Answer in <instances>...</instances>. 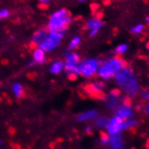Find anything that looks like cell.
Returning <instances> with one entry per match:
<instances>
[{"instance_id": "cell-16", "label": "cell", "mask_w": 149, "mask_h": 149, "mask_svg": "<svg viewBox=\"0 0 149 149\" xmlns=\"http://www.w3.org/2000/svg\"><path fill=\"white\" fill-rule=\"evenodd\" d=\"M64 64L62 61H55L50 66V72L52 74H59L63 71Z\"/></svg>"}, {"instance_id": "cell-10", "label": "cell", "mask_w": 149, "mask_h": 149, "mask_svg": "<svg viewBox=\"0 0 149 149\" xmlns=\"http://www.w3.org/2000/svg\"><path fill=\"white\" fill-rule=\"evenodd\" d=\"M108 144L111 149H122L124 147V139L120 134L109 135Z\"/></svg>"}, {"instance_id": "cell-24", "label": "cell", "mask_w": 149, "mask_h": 149, "mask_svg": "<svg viewBox=\"0 0 149 149\" xmlns=\"http://www.w3.org/2000/svg\"><path fill=\"white\" fill-rule=\"evenodd\" d=\"M9 15H10V12L8 9H6V8H2V9H0V20L6 19Z\"/></svg>"}, {"instance_id": "cell-18", "label": "cell", "mask_w": 149, "mask_h": 149, "mask_svg": "<svg viewBox=\"0 0 149 149\" xmlns=\"http://www.w3.org/2000/svg\"><path fill=\"white\" fill-rule=\"evenodd\" d=\"M12 91L16 98H21L24 94V87L21 83L15 82L12 86Z\"/></svg>"}, {"instance_id": "cell-1", "label": "cell", "mask_w": 149, "mask_h": 149, "mask_svg": "<svg viewBox=\"0 0 149 149\" xmlns=\"http://www.w3.org/2000/svg\"><path fill=\"white\" fill-rule=\"evenodd\" d=\"M72 22V15L65 8H61L51 15L47 23L49 31H66Z\"/></svg>"}, {"instance_id": "cell-32", "label": "cell", "mask_w": 149, "mask_h": 149, "mask_svg": "<svg viewBox=\"0 0 149 149\" xmlns=\"http://www.w3.org/2000/svg\"><path fill=\"white\" fill-rule=\"evenodd\" d=\"M77 1H79V2H84L85 0H77Z\"/></svg>"}, {"instance_id": "cell-22", "label": "cell", "mask_w": 149, "mask_h": 149, "mask_svg": "<svg viewBox=\"0 0 149 149\" xmlns=\"http://www.w3.org/2000/svg\"><path fill=\"white\" fill-rule=\"evenodd\" d=\"M127 45H125V43H122V45H118V46L116 48L115 52H116L117 54L120 55V54H125V52H127Z\"/></svg>"}, {"instance_id": "cell-33", "label": "cell", "mask_w": 149, "mask_h": 149, "mask_svg": "<svg viewBox=\"0 0 149 149\" xmlns=\"http://www.w3.org/2000/svg\"><path fill=\"white\" fill-rule=\"evenodd\" d=\"M146 47H147V49L149 50V42L147 43V45H146Z\"/></svg>"}, {"instance_id": "cell-14", "label": "cell", "mask_w": 149, "mask_h": 149, "mask_svg": "<svg viewBox=\"0 0 149 149\" xmlns=\"http://www.w3.org/2000/svg\"><path fill=\"white\" fill-rule=\"evenodd\" d=\"M104 24V22L101 19L99 18H91L90 20H88L86 24H85V27L88 30H93V29H98L100 30Z\"/></svg>"}, {"instance_id": "cell-23", "label": "cell", "mask_w": 149, "mask_h": 149, "mask_svg": "<svg viewBox=\"0 0 149 149\" xmlns=\"http://www.w3.org/2000/svg\"><path fill=\"white\" fill-rule=\"evenodd\" d=\"M143 29H144V24H136V26H134V27L131 29V33L138 34V33H140L143 31Z\"/></svg>"}, {"instance_id": "cell-9", "label": "cell", "mask_w": 149, "mask_h": 149, "mask_svg": "<svg viewBox=\"0 0 149 149\" xmlns=\"http://www.w3.org/2000/svg\"><path fill=\"white\" fill-rule=\"evenodd\" d=\"M116 116L121 118L123 120L129 119L133 117V109L127 104H123L118 107L116 111Z\"/></svg>"}, {"instance_id": "cell-20", "label": "cell", "mask_w": 149, "mask_h": 149, "mask_svg": "<svg viewBox=\"0 0 149 149\" xmlns=\"http://www.w3.org/2000/svg\"><path fill=\"white\" fill-rule=\"evenodd\" d=\"M81 38L80 36H74V37L71 40L70 43H69V48L71 49V50L76 49L79 45H81Z\"/></svg>"}, {"instance_id": "cell-25", "label": "cell", "mask_w": 149, "mask_h": 149, "mask_svg": "<svg viewBox=\"0 0 149 149\" xmlns=\"http://www.w3.org/2000/svg\"><path fill=\"white\" fill-rule=\"evenodd\" d=\"M100 142H101L102 145H107L108 142H109V136L105 135V134H102L101 135V138H100Z\"/></svg>"}, {"instance_id": "cell-4", "label": "cell", "mask_w": 149, "mask_h": 149, "mask_svg": "<svg viewBox=\"0 0 149 149\" xmlns=\"http://www.w3.org/2000/svg\"><path fill=\"white\" fill-rule=\"evenodd\" d=\"M79 64H80V56L73 52H68L65 56L64 68L68 76L71 79H75L76 76L80 75Z\"/></svg>"}, {"instance_id": "cell-31", "label": "cell", "mask_w": 149, "mask_h": 149, "mask_svg": "<svg viewBox=\"0 0 149 149\" xmlns=\"http://www.w3.org/2000/svg\"><path fill=\"white\" fill-rule=\"evenodd\" d=\"M146 22H149V16H146Z\"/></svg>"}, {"instance_id": "cell-8", "label": "cell", "mask_w": 149, "mask_h": 149, "mask_svg": "<svg viewBox=\"0 0 149 149\" xmlns=\"http://www.w3.org/2000/svg\"><path fill=\"white\" fill-rule=\"evenodd\" d=\"M123 88L124 91L128 94L129 96H135L137 94V92L140 90V86H139V82L137 81V79L136 78L135 75H133L131 77L128 81L122 87Z\"/></svg>"}, {"instance_id": "cell-17", "label": "cell", "mask_w": 149, "mask_h": 149, "mask_svg": "<svg viewBox=\"0 0 149 149\" xmlns=\"http://www.w3.org/2000/svg\"><path fill=\"white\" fill-rule=\"evenodd\" d=\"M105 84L104 82H101V81H96V82H93L91 83L90 86H89V91L91 92V93H100L104 91L105 89Z\"/></svg>"}, {"instance_id": "cell-27", "label": "cell", "mask_w": 149, "mask_h": 149, "mask_svg": "<svg viewBox=\"0 0 149 149\" xmlns=\"http://www.w3.org/2000/svg\"><path fill=\"white\" fill-rule=\"evenodd\" d=\"M98 33H99V30L98 29H93V30H91L90 31V37H95L98 34Z\"/></svg>"}, {"instance_id": "cell-3", "label": "cell", "mask_w": 149, "mask_h": 149, "mask_svg": "<svg viewBox=\"0 0 149 149\" xmlns=\"http://www.w3.org/2000/svg\"><path fill=\"white\" fill-rule=\"evenodd\" d=\"M65 34V31H49L46 37L43 39L39 45L38 48L45 51V52H50L56 49L61 42L63 41Z\"/></svg>"}, {"instance_id": "cell-2", "label": "cell", "mask_w": 149, "mask_h": 149, "mask_svg": "<svg viewBox=\"0 0 149 149\" xmlns=\"http://www.w3.org/2000/svg\"><path fill=\"white\" fill-rule=\"evenodd\" d=\"M125 67H127V64L124 60L118 57H114L100 65L98 74L104 80H109V79L115 77L117 72Z\"/></svg>"}, {"instance_id": "cell-29", "label": "cell", "mask_w": 149, "mask_h": 149, "mask_svg": "<svg viewBox=\"0 0 149 149\" xmlns=\"http://www.w3.org/2000/svg\"><path fill=\"white\" fill-rule=\"evenodd\" d=\"M145 111H146V113L147 114V115H149V103L146 105V108H145Z\"/></svg>"}, {"instance_id": "cell-6", "label": "cell", "mask_w": 149, "mask_h": 149, "mask_svg": "<svg viewBox=\"0 0 149 149\" xmlns=\"http://www.w3.org/2000/svg\"><path fill=\"white\" fill-rule=\"evenodd\" d=\"M123 122H124V120L118 116H114L113 118H111L109 120L108 125L106 127L108 133L109 135L120 134L121 131L124 130L123 129Z\"/></svg>"}, {"instance_id": "cell-35", "label": "cell", "mask_w": 149, "mask_h": 149, "mask_svg": "<svg viewBox=\"0 0 149 149\" xmlns=\"http://www.w3.org/2000/svg\"><path fill=\"white\" fill-rule=\"evenodd\" d=\"M148 62H149V58H148Z\"/></svg>"}, {"instance_id": "cell-28", "label": "cell", "mask_w": 149, "mask_h": 149, "mask_svg": "<svg viewBox=\"0 0 149 149\" xmlns=\"http://www.w3.org/2000/svg\"><path fill=\"white\" fill-rule=\"evenodd\" d=\"M38 1H39L40 3H42V4H47V3L52 1V0H38Z\"/></svg>"}, {"instance_id": "cell-26", "label": "cell", "mask_w": 149, "mask_h": 149, "mask_svg": "<svg viewBox=\"0 0 149 149\" xmlns=\"http://www.w3.org/2000/svg\"><path fill=\"white\" fill-rule=\"evenodd\" d=\"M141 97L146 100H149V91H144L141 92Z\"/></svg>"}, {"instance_id": "cell-12", "label": "cell", "mask_w": 149, "mask_h": 149, "mask_svg": "<svg viewBox=\"0 0 149 149\" xmlns=\"http://www.w3.org/2000/svg\"><path fill=\"white\" fill-rule=\"evenodd\" d=\"M96 118H98V111L95 109H91V110H87V111H84L81 114H79L77 116V120L83 122L87 120L95 119Z\"/></svg>"}, {"instance_id": "cell-15", "label": "cell", "mask_w": 149, "mask_h": 149, "mask_svg": "<svg viewBox=\"0 0 149 149\" xmlns=\"http://www.w3.org/2000/svg\"><path fill=\"white\" fill-rule=\"evenodd\" d=\"M47 33H48V30H46V29H43V28H42V29L37 30L36 33H33V38H32L33 43H34V45L38 46L39 43L46 37Z\"/></svg>"}, {"instance_id": "cell-13", "label": "cell", "mask_w": 149, "mask_h": 149, "mask_svg": "<svg viewBox=\"0 0 149 149\" xmlns=\"http://www.w3.org/2000/svg\"><path fill=\"white\" fill-rule=\"evenodd\" d=\"M46 52L45 51H42L40 48H36L34 49L33 52V61L34 62V63H43L45 62L46 59Z\"/></svg>"}, {"instance_id": "cell-5", "label": "cell", "mask_w": 149, "mask_h": 149, "mask_svg": "<svg viewBox=\"0 0 149 149\" xmlns=\"http://www.w3.org/2000/svg\"><path fill=\"white\" fill-rule=\"evenodd\" d=\"M99 68H100V62L99 60L95 58L86 59L79 64L80 74L85 78H90L94 74L98 73Z\"/></svg>"}, {"instance_id": "cell-21", "label": "cell", "mask_w": 149, "mask_h": 149, "mask_svg": "<svg viewBox=\"0 0 149 149\" xmlns=\"http://www.w3.org/2000/svg\"><path fill=\"white\" fill-rule=\"evenodd\" d=\"M137 125V122L136 119L129 118L127 120H124L123 122V129H129V128H133Z\"/></svg>"}, {"instance_id": "cell-7", "label": "cell", "mask_w": 149, "mask_h": 149, "mask_svg": "<svg viewBox=\"0 0 149 149\" xmlns=\"http://www.w3.org/2000/svg\"><path fill=\"white\" fill-rule=\"evenodd\" d=\"M133 75H135V74L132 70L127 67H125L122 70H120L118 72H117V74L115 75L114 78H115V81H117V83L118 85L123 87Z\"/></svg>"}, {"instance_id": "cell-34", "label": "cell", "mask_w": 149, "mask_h": 149, "mask_svg": "<svg viewBox=\"0 0 149 149\" xmlns=\"http://www.w3.org/2000/svg\"><path fill=\"white\" fill-rule=\"evenodd\" d=\"M1 145H2V141L0 140V146H1Z\"/></svg>"}, {"instance_id": "cell-30", "label": "cell", "mask_w": 149, "mask_h": 149, "mask_svg": "<svg viewBox=\"0 0 149 149\" xmlns=\"http://www.w3.org/2000/svg\"><path fill=\"white\" fill-rule=\"evenodd\" d=\"M86 133H88V134L91 133V127H86Z\"/></svg>"}, {"instance_id": "cell-11", "label": "cell", "mask_w": 149, "mask_h": 149, "mask_svg": "<svg viewBox=\"0 0 149 149\" xmlns=\"http://www.w3.org/2000/svg\"><path fill=\"white\" fill-rule=\"evenodd\" d=\"M119 95H120V91L118 90H113L109 94L106 100V102H107L108 107L110 109H114L118 107V102H119Z\"/></svg>"}, {"instance_id": "cell-19", "label": "cell", "mask_w": 149, "mask_h": 149, "mask_svg": "<svg viewBox=\"0 0 149 149\" xmlns=\"http://www.w3.org/2000/svg\"><path fill=\"white\" fill-rule=\"evenodd\" d=\"M108 122H109L108 118L104 117V116H101V117H98V118H95L94 125L97 127H99V128H104V127H107Z\"/></svg>"}]
</instances>
